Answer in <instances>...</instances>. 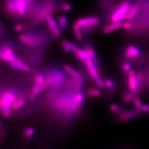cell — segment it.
Wrapping results in <instances>:
<instances>
[{"label":"cell","instance_id":"obj_18","mask_svg":"<svg viewBox=\"0 0 149 149\" xmlns=\"http://www.w3.org/2000/svg\"><path fill=\"white\" fill-rule=\"evenodd\" d=\"M63 68L66 73L67 74H69L70 77L74 78V79H82L84 78L83 74L79 71L72 67V66L68 65H64L63 66Z\"/></svg>","mask_w":149,"mask_h":149},{"label":"cell","instance_id":"obj_38","mask_svg":"<svg viewBox=\"0 0 149 149\" xmlns=\"http://www.w3.org/2000/svg\"><path fill=\"white\" fill-rule=\"evenodd\" d=\"M69 45H70V51H73L74 53H75L79 49L78 47L75 44H74L73 43L70 42V41H69Z\"/></svg>","mask_w":149,"mask_h":149},{"label":"cell","instance_id":"obj_25","mask_svg":"<svg viewBox=\"0 0 149 149\" xmlns=\"http://www.w3.org/2000/svg\"><path fill=\"white\" fill-rule=\"evenodd\" d=\"M115 4L112 0H101L100 2V6L103 10H108L110 11Z\"/></svg>","mask_w":149,"mask_h":149},{"label":"cell","instance_id":"obj_11","mask_svg":"<svg viewBox=\"0 0 149 149\" xmlns=\"http://www.w3.org/2000/svg\"><path fill=\"white\" fill-rule=\"evenodd\" d=\"M122 56L125 60L134 62L141 56V50L136 45L130 44L123 49Z\"/></svg>","mask_w":149,"mask_h":149},{"label":"cell","instance_id":"obj_40","mask_svg":"<svg viewBox=\"0 0 149 149\" xmlns=\"http://www.w3.org/2000/svg\"><path fill=\"white\" fill-rule=\"evenodd\" d=\"M3 124L0 122V133L3 132Z\"/></svg>","mask_w":149,"mask_h":149},{"label":"cell","instance_id":"obj_15","mask_svg":"<svg viewBox=\"0 0 149 149\" xmlns=\"http://www.w3.org/2000/svg\"><path fill=\"white\" fill-rule=\"evenodd\" d=\"M141 6L139 1L131 3L125 20L132 21L136 18L141 12Z\"/></svg>","mask_w":149,"mask_h":149},{"label":"cell","instance_id":"obj_34","mask_svg":"<svg viewBox=\"0 0 149 149\" xmlns=\"http://www.w3.org/2000/svg\"><path fill=\"white\" fill-rule=\"evenodd\" d=\"M72 8V6L70 3L63 2L61 5V9L63 12H69Z\"/></svg>","mask_w":149,"mask_h":149},{"label":"cell","instance_id":"obj_21","mask_svg":"<svg viewBox=\"0 0 149 149\" xmlns=\"http://www.w3.org/2000/svg\"><path fill=\"white\" fill-rule=\"evenodd\" d=\"M35 130L31 127H27L23 129V137L26 141H30L33 137Z\"/></svg>","mask_w":149,"mask_h":149},{"label":"cell","instance_id":"obj_2","mask_svg":"<svg viewBox=\"0 0 149 149\" xmlns=\"http://www.w3.org/2000/svg\"><path fill=\"white\" fill-rule=\"evenodd\" d=\"M56 7L55 0H42L34 1L32 4L29 17L31 18L30 26L36 27L45 21L48 15H52Z\"/></svg>","mask_w":149,"mask_h":149},{"label":"cell","instance_id":"obj_29","mask_svg":"<svg viewBox=\"0 0 149 149\" xmlns=\"http://www.w3.org/2000/svg\"><path fill=\"white\" fill-rule=\"evenodd\" d=\"M72 29L76 39L78 41H82L83 38V32L80 26L74 23L72 26Z\"/></svg>","mask_w":149,"mask_h":149},{"label":"cell","instance_id":"obj_26","mask_svg":"<svg viewBox=\"0 0 149 149\" xmlns=\"http://www.w3.org/2000/svg\"><path fill=\"white\" fill-rule=\"evenodd\" d=\"M34 83L42 85L45 81V76L42 72L37 71L34 73L33 75Z\"/></svg>","mask_w":149,"mask_h":149},{"label":"cell","instance_id":"obj_20","mask_svg":"<svg viewBox=\"0 0 149 149\" xmlns=\"http://www.w3.org/2000/svg\"><path fill=\"white\" fill-rule=\"evenodd\" d=\"M9 66L14 69L19 70L24 72H29L31 71V68L30 66L25 64L24 62H17V61L11 62L9 63Z\"/></svg>","mask_w":149,"mask_h":149},{"label":"cell","instance_id":"obj_6","mask_svg":"<svg viewBox=\"0 0 149 149\" xmlns=\"http://www.w3.org/2000/svg\"><path fill=\"white\" fill-rule=\"evenodd\" d=\"M18 40L23 46L33 48L45 46L48 42L49 38L44 31L30 30L20 34Z\"/></svg>","mask_w":149,"mask_h":149},{"label":"cell","instance_id":"obj_12","mask_svg":"<svg viewBox=\"0 0 149 149\" xmlns=\"http://www.w3.org/2000/svg\"><path fill=\"white\" fill-rule=\"evenodd\" d=\"M126 76H127V89L139 96L141 94V93H139V91H138L135 71L131 70L127 74Z\"/></svg>","mask_w":149,"mask_h":149},{"label":"cell","instance_id":"obj_35","mask_svg":"<svg viewBox=\"0 0 149 149\" xmlns=\"http://www.w3.org/2000/svg\"><path fill=\"white\" fill-rule=\"evenodd\" d=\"M133 104L134 108L142 111L141 108H142L143 104H142L141 99L139 97H136L135 99V100H134Z\"/></svg>","mask_w":149,"mask_h":149},{"label":"cell","instance_id":"obj_16","mask_svg":"<svg viewBox=\"0 0 149 149\" xmlns=\"http://www.w3.org/2000/svg\"><path fill=\"white\" fill-rule=\"evenodd\" d=\"M0 61L4 63H10L11 62L17 61V62H24L22 58L17 56L15 54H10L3 52L0 48Z\"/></svg>","mask_w":149,"mask_h":149},{"label":"cell","instance_id":"obj_37","mask_svg":"<svg viewBox=\"0 0 149 149\" xmlns=\"http://www.w3.org/2000/svg\"><path fill=\"white\" fill-rule=\"evenodd\" d=\"M141 110H142V113L149 116V103L143 104Z\"/></svg>","mask_w":149,"mask_h":149},{"label":"cell","instance_id":"obj_9","mask_svg":"<svg viewBox=\"0 0 149 149\" xmlns=\"http://www.w3.org/2000/svg\"><path fill=\"white\" fill-rule=\"evenodd\" d=\"M84 65H86L87 74L89 77H91L94 82L97 86L101 89H105V86L104 81L102 79L99 74V71L90 59H87L84 62Z\"/></svg>","mask_w":149,"mask_h":149},{"label":"cell","instance_id":"obj_5","mask_svg":"<svg viewBox=\"0 0 149 149\" xmlns=\"http://www.w3.org/2000/svg\"><path fill=\"white\" fill-rule=\"evenodd\" d=\"M45 81L41 85L42 91L49 87L53 89H61L67 78L65 71L57 67H50L44 71Z\"/></svg>","mask_w":149,"mask_h":149},{"label":"cell","instance_id":"obj_41","mask_svg":"<svg viewBox=\"0 0 149 149\" xmlns=\"http://www.w3.org/2000/svg\"><path fill=\"white\" fill-rule=\"evenodd\" d=\"M3 25V23H1V20H0V26Z\"/></svg>","mask_w":149,"mask_h":149},{"label":"cell","instance_id":"obj_1","mask_svg":"<svg viewBox=\"0 0 149 149\" xmlns=\"http://www.w3.org/2000/svg\"><path fill=\"white\" fill-rule=\"evenodd\" d=\"M49 99L52 110L69 119L80 112L84 104V95L81 91L63 89Z\"/></svg>","mask_w":149,"mask_h":149},{"label":"cell","instance_id":"obj_22","mask_svg":"<svg viewBox=\"0 0 149 149\" xmlns=\"http://www.w3.org/2000/svg\"><path fill=\"white\" fill-rule=\"evenodd\" d=\"M109 108L111 114L116 117L125 108L124 106L117 103H113L109 105Z\"/></svg>","mask_w":149,"mask_h":149},{"label":"cell","instance_id":"obj_28","mask_svg":"<svg viewBox=\"0 0 149 149\" xmlns=\"http://www.w3.org/2000/svg\"><path fill=\"white\" fill-rule=\"evenodd\" d=\"M58 26L62 31H64L67 27L68 24L67 17L65 15H61L57 20Z\"/></svg>","mask_w":149,"mask_h":149},{"label":"cell","instance_id":"obj_24","mask_svg":"<svg viewBox=\"0 0 149 149\" xmlns=\"http://www.w3.org/2000/svg\"><path fill=\"white\" fill-rule=\"evenodd\" d=\"M74 53L76 59L82 63H84L86 60L90 59L87 53L83 49H78Z\"/></svg>","mask_w":149,"mask_h":149},{"label":"cell","instance_id":"obj_30","mask_svg":"<svg viewBox=\"0 0 149 149\" xmlns=\"http://www.w3.org/2000/svg\"><path fill=\"white\" fill-rule=\"evenodd\" d=\"M45 21L47 22V30H49L51 29L54 28L58 26L57 21L55 20V18H54L52 15H48L46 18Z\"/></svg>","mask_w":149,"mask_h":149},{"label":"cell","instance_id":"obj_39","mask_svg":"<svg viewBox=\"0 0 149 149\" xmlns=\"http://www.w3.org/2000/svg\"><path fill=\"white\" fill-rule=\"evenodd\" d=\"M3 33V26H0V38H1Z\"/></svg>","mask_w":149,"mask_h":149},{"label":"cell","instance_id":"obj_7","mask_svg":"<svg viewBox=\"0 0 149 149\" xmlns=\"http://www.w3.org/2000/svg\"><path fill=\"white\" fill-rule=\"evenodd\" d=\"M131 1L125 0L121 1L118 4H116L109 11L108 19L110 22H118L125 20Z\"/></svg>","mask_w":149,"mask_h":149},{"label":"cell","instance_id":"obj_3","mask_svg":"<svg viewBox=\"0 0 149 149\" xmlns=\"http://www.w3.org/2000/svg\"><path fill=\"white\" fill-rule=\"evenodd\" d=\"M27 94L24 90L17 87L8 88L0 90V112L4 117H10L11 105L16 100L26 98Z\"/></svg>","mask_w":149,"mask_h":149},{"label":"cell","instance_id":"obj_19","mask_svg":"<svg viewBox=\"0 0 149 149\" xmlns=\"http://www.w3.org/2000/svg\"><path fill=\"white\" fill-rule=\"evenodd\" d=\"M122 23L121 21L118 22H113L110 24H108L104 26L103 28L102 32L104 34H110V32L113 31H116L121 28L122 27Z\"/></svg>","mask_w":149,"mask_h":149},{"label":"cell","instance_id":"obj_33","mask_svg":"<svg viewBox=\"0 0 149 149\" xmlns=\"http://www.w3.org/2000/svg\"><path fill=\"white\" fill-rule=\"evenodd\" d=\"M26 27V24L23 22H18L13 26V30L17 33L22 32Z\"/></svg>","mask_w":149,"mask_h":149},{"label":"cell","instance_id":"obj_27","mask_svg":"<svg viewBox=\"0 0 149 149\" xmlns=\"http://www.w3.org/2000/svg\"><path fill=\"white\" fill-rule=\"evenodd\" d=\"M26 103V98H20L16 100L14 103L12 104L11 110L13 111H16L21 108L23 107Z\"/></svg>","mask_w":149,"mask_h":149},{"label":"cell","instance_id":"obj_31","mask_svg":"<svg viewBox=\"0 0 149 149\" xmlns=\"http://www.w3.org/2000/svg\"><path fill=\"white\" fill-rule=\"evenodd\" d=\"M120 68L121 70L122 71L123 74L127 75V74L131 70L132 65L130 63L125 61L121 62L120 63Z\"/></svg>","mask_w":149,"mask_h":149},{"label":"cell","instance_id":"obj_8","mask_svg":"<svg viewBox=\"0 0 149 149\" xmlns=\"http://www.w3.org/2000/svg\"><path fill=\"white\" fill-rule=\"evenodd\" d=\"M75 23L80 26L83 33L89 34L99 27L100 20L99 17L90 15L78 18L75 21Z\"/></svg>","mask_w":149,"mask_h":149},{"label":"cell","instance_id":"obj_10","mask_svg":"<svg viewBox=\"0 0 149 149\" xmlns=\"http://www.w3.org/2000/svg\"><path fill=\"white\" fill-rule=\"evenodd\" d=\"M142 114V111L133 107L130 110L125 108L121 112L116 116V118L117 121L120 123H125L132 119L139 118Z\"/></svg>","mask_w":149,"mask_h":149},{"label":"cell","instance_id":"obj_4","mask_svg":"<svg viewBox=\"0 0 149 149\" xmlns=\"http://www.w3.org/2000/svg\"><path fill=\"white\" fill-rule=\"evenodd\" d=\"M35 0H4L3 9L11 18L18 20L28 17L30 9Z\"/></svg>","mask_w":149,"mask_h":149},{"label":"cell","instance_id":"obj_36","mask_svg":"<svg viewBox=\"0 0 149 149\" xmlns=\"http://www.w3.org/2000/svg\"><path fill=\"white\" fill-rule=\"evenodd\" d=\"M61 46H62V49L66 53H70L71 51L70 48L69 41L67 40H63L61 42Z\"/></svg>","mask_w":149,"mask_h":149},{"label":"cell","instance_id":"obj_14","mask_svg":"<svg viewBox=\"0 0 149 149\" xmlns=\"http://www.w3.org/2000/svg\"><path fill=\"white\" fill-rule=\"evenodd\" d=\"M104 83L106 89H107L105 98L107 100L111 98L113 96V94L115 93L116 89L117 83L115 79L108 77L104 79Z\"/></svg>","mask_w":149,"mask_h":149},{"label":"cell","instance_id":"obj_23","mask_svg":"<svg viewBox=\"0 0 149 149\" xmlns=\"http://www.w3.org/2000/svg\"><path fill=\"white\" fill-rule=\"evenodd\" d=\"M101 95L100 91L95 88H89L86 91V96L88 98H94L100 97Z\"/></svg>","mask_w":149,"mask_h":149},{"label":"cell","instance_id":"obj_32","mask_svg":"<svg viewBox=\"0 0 149 149\" xmlns=\"http://www.w3.org/2000/svg\"><path fill=\"white\" fill-rule=\"evenodd\" d=\"M51 35L56 38H60L62 37V31L58 26V27L48 30Z\"/></svg>","mask_w":149,"mask_h":149},{"label":"cell","instance_id":"obj_13","mask_svg":"<svg viewBox=\"0 0 149 149\" xmlns=\"http://www.w3.org/2000/svg\"><path fill=\"white\" fill-rule=\"evenodd\" d=\"M83 49L87 53L90 59L93 62V63L98 69L99 72L100 70V60L96 51L92 46L91 44L88 43H84L83 44Z\"/></svg>","mask_w":149,"mask_h":149},{"label":"cell","instance_id":"obj_17","mask_svg":"<svg viewBox=\"0 0 149 149\" xmlns=\"http://www.w3.org/2000/svg\"><path fill=\"white\" fill-rule=\"evenodd\" d=\"M136 97H139V96L127 89H124L121 94V99L123 102L125 104H129L132 103Z\"/></svg>","mask_w":149,"mask_h":149}]
</instances>
